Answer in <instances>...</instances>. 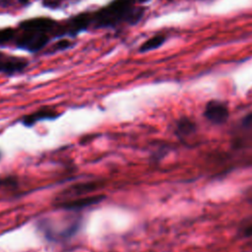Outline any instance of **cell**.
<instances>
[{"label":"cell","instance_id":"obj_7","mask_svg":"<svg viewBox=\"0 0 252 252\" xmlns=\"http://www.w3.org/2000/svg\"><path fill=\"white\" fill-rule=\"evenodd\" d=\"M59 116L60 114L55 109L48 106H44L35 110L34 112L23 116L21 118V123L26 127H32L39 121L55 120Z\"/></svg>","mask_w":252,"mask_h":252},{"label":"cell","instance_id":"obj_5","mask_svg":"<svg viewBox=\"0 0 252 252\" xmlns=\"http://www.w3.org/2000/svg\"><path fill=\"white\" fill-rule=\"evenodd\" d=\"M227 106L220 100H210L204 110V116L214 124L224 123L228 118Z\"/></svg>","mask_w":252,"mask_h":252},{"label":"cell","instance_id":"obj_11","mask_svg":"<svg viewBox=\"0 0 252 252\" xmlns=\"http://www.w3.org/2000/svg\"><path fill=\"white\" fill-rule=\"evenodd\" d=\"M166 40V36L164 34H156L150 38H148L146 41H144L140 48L139 51L140 52H148L154 49L158 48L159 46H161Z\"/></svg>","mask_w":252,"mask_h":252},{"label":"cell","instance_id":"obj_17","mask_svg":"<svg viewBox=\"0 0 252 252\" xmlns=\"http://www.w3.org/2000/svg\"><path fill=\"white\" fill-rule=\"evenodd\" d=\"M0 156H1V155H0Z\"/></svg>","mask_w":252,"mask_h":252},{"label":"cell","instance_id":"obj_12","mask_svg":"<svg viewBox=\"0 0 252 252\" xmlns=\"http://www.w3.org/2000/svg\"><path fill=\"white\" fill-rule=\"evenodd\" d=\"M17 36V31L12 28L0 29V44H6Z\"/></svg>","mask_w":252,"mask_h":252},{"label":"cell","instance_id":"obj_10","mask_svg":"<svg viewBox=\"0 0 252 252\" xmlns=\"http://www.w3.org/2000/svg\"><path fill=\"white\" fill-rule=\"evenodd\" d=\"M196 130V125L195 123L187 118V117H182L181 119L178 120V122L176 123V128H175V134L180 138H184L186 136L191 135L192 133H194Z\"/></svg>","mask_w":252,"mask_h":252},{"label":"cell","instance_id":"obj_6","mask_svg":"<svg viewBox=\"0 0 252 252\" xmlns=\"http://www.w3.org/2000/svg\"><path fill=\"white\" fill-rule=\"evenodd\" d=\"M28 64L29 62L24 58L0 52V73L7 75L20 73L28 66Z\"/></svg>","mask_w":252,"mask_h":252},{"label":"cell","instance_id":"obj_4","mask_svg":"<svg viewBox=\"0 0 252 252\" xmlns=\"http://www.w3.org/2000/svg\"><path fill=\"white\" fill-rule=\"evenodd\" d=\"M59 26V23L55 22L50 18L37 17L25 20L19 24L20 31H36L51 33L54 36V33Z\"/></svg>","mask_w":252,"mask_h":252},{"label":"cell","instance_id":"obj_16","mask_svg":"<svg viewBox=\"0 0 252 252\" xmlns=\"http://www.w3.org/2000/svg\"><path fill=\"white\" fill-rule=\"evenodd\" d=\"M138 2H145V1H148V0H137Z\"/></svg>","mask_w":252,"mask_h":252},{"label":"cell","instance_id":"obj_3","mask_svg":"<svg viewBox=\"0 0 252 252\" xmlns=\"http://www.w3.org/2000/svg\"><path fill=\"white\" fill-rule=\"evenodd\" d=\"M15 40L19 48L30 52H36L49 42L50 34L36 31H21V33L17 34Z\"/></svg>","mask_w":252,"mask_h":252},{"label":"cell","instance_id":"obj_9","mask_svg":"<svg viewBox=\"0 0 252 252\" xmlns=\"http://www.w3.org/2000/svg\"><path fill=\"white\" fill-rule=\"evenodd\" d=\"M96 188H97V183L95 182H85V183L72 185L61 193V197L63 198L62 201L85 197V194L93 192Z\"/></svg>","mask_w":252,"mask_h":252},{"label":"cell","instance_id":"obj_8","mask_svg":"<svg viewBox=\"0 0 252 252\" xmlns=\"http://www.w3.org/2000/svg\"><path fill=\"white\" fill-rule=\"evenodd\" d=\"M103 198H104L103 195H94V196H85V197H80L76 199L66 200L59 203L58 208L80 212L84 208H87L101 202Z\"/></svg>","mask_w":252,"mask_h":252},{"label":"cell","instance_id":"obj_1","mask_svg":"<svg viewBox=\"0 0 252 252\" xmlns=\"http://www.w3.org/2000/svg\"><path fill=\"white\" fill-rule=\"evenodd\" d=\"M60 212L39 218L37 231L50 242H63L74 237L81 229L83 217L79 211L59 209Z\"/></svg>","mask_w":252,"mask_h":252},{"label":"cell","instance_id":"obj_13","mask_svg":"<svg viewBox=\"0 0 252 252\" xmlns=\"http://www.w3.org/2000/svg\"><path fill=\"white\" fill-rule=\"evenodd\" d=\"M71 46V41L69 39H66V38H62V39H59L57 40L52 48L54 51H60V50H64V49H67Z\"/></svg>","mask_w":252,"mask_h":252},{"label":"cell","instance_id":"obj_14","mask_svg":"<svg viewBox=\"0 0 252 252\" xmlns=\"http://www.w3.org/2000/svg\"><path fill=\"white\" fill-rule=\"evenodd\" d=\"M43 5L48 8H56L59 6V2L57 0H44Z\"/></svg>","mask_w":252,"mask_h":252},{"label":"cell","instance_id":"obj_15","mask_svg":"<svg viewBox=\"0 0 252 252\" xmlns=\"http://www.w3.org/2000/svg\"><path fill=\"white\" fill-rule=\"evenodd\" d=\"M241 233H242V235L245 236V237H250V236H252V225H249V226L244 227V228L241 230Z\"/></svg>","mask_w":252,"mask_h":252},{"label":"cell","instance_id":"obj_2","mask_svg":"<svg viewBox=\"0 0 252 252\" xmlns=\"http://www.w3.org/2000/svg\"><path fill=\"white\" fill-rule=\"evenodd\" d=\"M137 0H112L106 6L91 13V27L115 28L121 24L135 25L143 18L144 7L136 6Z\"/></svg>","mask_w":252,"mask_h":252}]
</instances>
